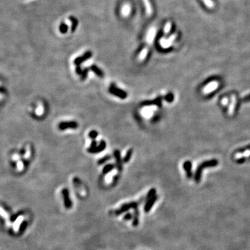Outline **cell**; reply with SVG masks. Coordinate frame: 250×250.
<instances>
[{
    "label": "cell",
    "mask_w": 250,
    "mask_h": 250,
    "mask_svg": "<svg viewBox=\"0 0 250 250\" xmlns=\"http://www.w3.org/2000/svg\"><path fill=\"white\" fill-rule=\"evenodd\" d=\"M109 91L111 94L119 97V98L122 99V100L126 99V97H127V93H126L124 90H121L119 88H117L114 83H111L110 87H109Z\"/></svg>",
    "instance_id": "cell-1"
},
{
    "label": "cell",
    "mask_w": 250,
    "mask_h": 250,
    "mask_svg": "<svg viewBox=\"0 0 250 250\" xmlns=\"http://www.w3.org/2000/svg\"><path fill=\"white\" fill-rule=\"evenodd\" d=\"M79 126V124L75 121H69V122H62L58 124L59 130H63L69 129V128H72V129H76V128Z\"/></svg>",
    "instance_id": "cell-2"
},
{
    "label": "cell",
    "mask_w": 250,
    "mask_h": 250,
    "mask_svg": "<svg viewBox=\"0 0 250 250\" xmlns=\"http://www.w3.org/2000/svg\"><path fill=\"white\" fill-rule=\"evenodd\" d=\"M106 147V142L104 141V140H101L100 145L98 146L97 145L96 147H94V148H90H90L88 149V152L90 153V154H97V153L102 152V151L105 149Z\"/></svg>",
    "instance_id": "cell-3"
},
{
    "label": "cell",
    "mask_w": 250,
    "mask_h": 250,
    "mask_svg": "<svg viewBox=\"0 0 250 250\" xmlns=\"http://www.w3.org/2000/svg\"><path fill=\"white\" fill-rule=\"evenodd\" d=\"M62 196H63L64 204H65V208H70L71 207H72V202H71L70 199H69L68 190H67V188L62 189Z\"/></svg>",
    "instance_id": "cell-4"
},
{
    "label": "cell",
    "mask_w": 250,
    "mask_h": 250,
    "mask_svg": "<svg viewBox=\"0 0 250 250\" xmlns=\"http://www.w3.org/2000/svg\"><path fill=\"white\" fill-rule=\"evenodd\" d=\"M137 206V204L135 202H131L128 203V204H125L123 206H121V208L119 210L116 211V215H120L122 213L128 211V210L131 209V208H134Z\"/></svg>",
    "instance_id": "cell-5"
},
{
    "label": "cell",
    "mask_w": 250,
    "mask_h": 250,
    "mask_svg": "<svg viewBox=\"0 0 250 250\" xmlns=\"http://www.w3.org/2000/svg\"><path fill=\"white\" fill-rule=\"evenodd\" d=\"M113 155L116 161V166H117V168L120 171H121L122 170V159L121 158V154L120 151L118 149H115L113 152Z\"/></svg>",
    "instance_id": "cell-6"
},
{
    "label": "cell",
    "mask_w": 250,
    "mask_h": 250,
    "mask_svg": "<svg viewBox=\"0 0 250 250\" xmlns=\"http://www.w3.org/2000/svg\"><path fill=\"white\" fill-rule=\"evenodd\" d=\"M91 55L92 54L90 52H87V53L85 54L83 56L76 58L75 60H74V64H75L76 65H80V64L82 63L83 62L85 61V60L89 59L90 57H91Z\"/></svg>",
    "instance_id": "cell-7"
},
{
    "label": "cell",
    "mask_w": 250,
    "mask_h": 250,
    "mask_svg": "<svg viewBox=\"0 0 250 250\" xmlns=\"http://www.w3.org/2000/svg\"><path fill=\"white\" fill-rule=\"evenodd\" d=\"M23 216H22V215H20V216H19L18 218H17L16 220H15V221L14 222V223L13 224V229L14 230V231L15 232H18L19 229H20V227L21 225V224H22V221H23Z\"/></svg>",
    "instance_id": "cell-8"
},
{
    "label": "cell",
    "mask_w": 250,
    "mask_h": 250,
    "mask_svg": "<svg viewBox=\"0 0 250 250\" xmlns=\"http://www.w3.org/2000/svg\"><path fill=\"white\" fill-rule=\"evenodd\" d=\"M156 199H157V197H156V196H154V197H152V198H150V199H148V201H147V204H146L145 206V212H149V210L152 208L153 205H154V202L156 201Z\"/></svg>",
    "instance_id": "cell-9"
},
{
    "label": "cell",
    "mask_w": 250,
    "mask_h": 250,
    "mask_svg": "<svg viewBox=\"0 0 250 250\" xmlns=\"http://www.w3.org/2000/svg\"><path fill=\"white\" fill-rule=\"evenodd\" d=\"M90 69H91V70L93 71V72L95 73V74H96L97 76H99V77H101V78L104 77V74L103 71H102L101 69L99 68V67H97V65H92L91 67H90Z\"/></svg>",
    "instance_id": "cell-10"
},
{
    "label": "cell",
    "mask_w": 250,
    "mask_h": 250,
    "mask_svg": "<svg viewBox=\"0 0 250 250\" xmlns=\"http://www.w3.org/2000/svg\"><path fill=\"white\" fill-rule=\"evenodd\" d=\"M0 215H1V216L3 218H4L5 220H6L7 225L10 226V221H9V216H8V214L1 207H0Z\"/></svg>",
    "instance_id": "cell-11"
},
{
    "label": "cell",
    "mask_w": 250,
    "mask_h": 250,
    "mask_svg": "<svg viewBox=\"0 0 250 250\" xmlns=\"http://www.w3.org/2000/svg\"><path fill=\"white\" fill-rule=\"evenodd\" d=\"M132 154H133V149H129L127 151V152H126V155H125V156L124 157V159H123V162H124V163H127V162H128V161H129V160L131 159Z\"/></svg>",
    "instance_id": "cell-12"
},
{
    "label": "cell",
    "mask_w": 250,
    "mask_h": 250,
    "mask_svg": "<svg viewBox=\"0 0 250 250\" xmlns=\"http://www.w3.org/2000/svg\"><path fill=\"white\" fill-rule=\"evenodd\" d=\"M115 166L113 164H108L106 166H104V168H103V170H102V172L103 174H107L109 172H110L111 170H113Z\"/></svg>",
    "instance_id": "cell-13"
},
{
    "label": "cell",
    "mask_w": 250,
    "mask_h": 250,
    "mask_svg": "<svg viewBox=\"0 0 250 250\" xmlns=\"http://www.w3.org/2000/svg\"><path fill=\"white\" fill-rule=\"evenodd\" d=\"M205 3V5H206V6L209 8H213L215 6L214 2H213L212 0H201Z\"/></svg>",
    "instance_id": "cell-14"
},
{
    "label": "cell",
    "mask_w": 250,
    "mask_h": 250,
    "mask_svg": "<svg viewBox=\"0 0 250 250\" xmlns=\"http://www.w3.org/2000/svg\"><path fill=\"white\" fill-rule=\"evenodd\" d=\"M111 159V156H109V155L104 156L103 158H102V159H100V160H99V161H98V164L99 165L103 164V163H106V161H109V160H110Z\"/></svg>",
    "instance_id": "cell-15"
},
{
    "label": "cell",
    "mask_w": 250,
    "mask_h": 250,
    "mask_svg": "<svg viewBox=\"0 0 250 250\" xmlns=\"http://www.w3.org/2000/svg\"><path fill=\"white\" fill-rule=\"evenodd\" d=\"M88 136H89L90 138L93 139V140H95V139H96L97 137L98 136V132L97 131H95V130H93V131H91L88 133Z\"/></svg>",
    "instance_id": "cell-16"
},
{
    "label": "cell",
    "mask_w": 250,
    "mask_h": 250,
    "mask_svg": "<svg viewBox=\"0 0 250 250\" xmlns=\"http://www.w3.org/2000/svg\"><path fill=\"white\" fill-rule=\"evenodd\" d=\"M156 192V191L154 188L151 189V190L148 192V193H147V199H150V198H152V197H154V196H155Z\"/></svg>",
    "instance_id": "cell-17"
},
{
    "label": "cell",
    "mask_w": 250,
    "mask_h": 250,
    "mask_svg": "<svg viewBox=\"0 0 250 250\" xmlns=\"http://www.w3.org/2000/svg\"><path fill=\"white\" fill-rule=\"evenodd\" d=\"M88 68H85L83 70L82 74H81V79L82 80L86 79L87 76H88Z\"/></svg>",
    "instance_id": "cell-18"
},
{
    "label": "cell",
    "mask_w": 250,
    "mask_h": 250,
    "mask_svg": "<svg viewBox=\"0 0 250 250\" xmlns=\"http://www.w3.org/2000/svg\"><path fill=\"white\" fill-rule=\"evenodd\" d=\"M17 169L18 171H22L24 169V164L21 161H18L17 163Z\"/></svg>",
    "instance_id": "cell-19"
},
{
    "label": "cell",
    "mask_w": 250,
    "mask_h": 250,
    "mask_svg": "<svg viewBox=\"0 0 250 250\" xmlns=\"http://www.w3.org/2000/svg\"><path fill=\"white\" fill-rule=\"evenodd\" d=\"M29 156H30V149H29V147L28 146L27 147V151H26V153L24 154V159H27L29 157Z\"/></svg>",
    "instance_id": "cell-20"
},
{
    "label": "cell",
    "mask_w": 250,
    "mask_h": 250,
    "mask_svg": "<svg viewBox=\"0 0 250 250\" xmlns=\"http://www.w3.org/2000/svg\"><path fill=\"white\" fill-rule=\"evenodd\" d=\"M83 71L81 70V67H80L79 65H76V73L77 74H79V75H81V74H82Z\"/></svg>",
    "instance_id": "cell-21"
},
{
    "label": "cell",
    "mask_w": 250,
    "mask_h": 250,
    "mask_svg": "<svg viewBox=\"0 0 250 250\" xmlns=\"http://www.w3.org/2000/svg\"><path fill=\"white\" fill-rule=\"evenodd\" d=\"M166 101H168V102H171L173 100V95L172 94H169L166 97Z\"/></svg>",
    "instance_id": "cell-22"
},
{
    "label": "cell",
    "mask_w": 250,
    "mask_h": 250,
    "mask_svg": "<svg viewBox=\"0 0 250 250\" xmlns=\"http://www.w3.org/2000/svg\"><path fill=\"white\" fill-rule=\"evenodd\" d=\"M124 220H131V213H127V214H126V215H125V216H124Z\"/></svg>",
    "instance_id": "cell-23"
},
{
    "label": "cell",
    "mask_w": 250,
    "mask_h": 250,
    "mask_svg": "<svg viewBox=\"0 0 250 250\" xmlns=\"http://www.w3.org/2000/svg\"><path fill=\"white\" fill-rule=\"evenodd\" d=\"M97 144V142L95 141V140H93L91 142V145H90V148H94V147H96Z\"/></svg>",
    "instance_id": "cell-24"
},
{
    "label": "cell",
    "mask_w": 250,
    "mask_h": 250,
    "mask_svg": "<svg viewBox=\"0 0 250 250\" xmlns=\"http://www.w3.org/2000/svg\"><path fill=\"white\" fill-rule=\"evenodd\" d=\"M19 159H20V156L17 155V154H14L13 156V161H19Z\"/></svg>",
    "instance_id": "cell-25"
},
{
    "label": "cell",
    "mask_w": 250,
    "mask_h": 250,
    "mask_svg": "<svg viewBox=\"0 0 250 250\" xmlns=\"http://www.w3.org/2000/svg\"><path fill=\"white\" fill-rule=\"evenodd\" d=\"M170 24L168 23V24H167L166 27V31L168 32V31H169V30H170Z\"/></svg>",
    "instance_id": "cell-26"
}]
</instances>
